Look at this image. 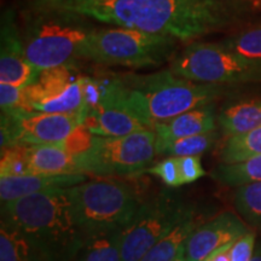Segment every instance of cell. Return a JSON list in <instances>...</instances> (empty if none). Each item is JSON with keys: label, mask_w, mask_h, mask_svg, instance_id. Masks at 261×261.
Here are the masks:
<instances>
[{"label": "cell", "mask_w": 261, "mask_h": 261, "mask_svg": "<svg viewBox=\"0 0 261 261\" xmlns=\"http://www.w3.org/2000/svg\"><path fill=\"white\" fill-rule=\"evenodd\" d=\"M260 0H28L29 11H56L91 22L190 41L242 21Z\"/></svg>", "instance_id": "cell-1"}, {"label": "cell", "mask_w": 261, "mask_h": 261, "mask_svg": "<svg viewBox=\"0 0 261 261\" xmlns=\"http://www.w3.org/2000/svg\"><path fill=\"white\" fill-rule=\"evenodd\" d=\"M224 92L223 85L196 83L167 69L146 75L127 74L102 81L98 103L125 108L151 129L155 123L213 104Z\"/></svg>", "instance_id": "cell-2"}, {"label": "cell", "mask_w": 261, "mask_h": 261, "mask_svg": "<svg viewBox=\"0 0 261 261\" xmlns=\"http://www.w3.org/2000/svg\"><path fill=\"white\" fill-rule=\"evenodd\" d=\"M67 189L39 192L2 204V220L24 233L47 261H71L86 240Z\"/></svg>", "instance_id": "cell-3"}, {"label": "cell", "mask_w": 261, "mask_h": 261, "mask_svg": "<svg viewBox=\"0 0 261 261\" xmlns=\"http://www.w3.org/2000/svg\"><path fill=\"white\" fill-rule=\"evenodd\" d=\"M179 41L171 35L127 27L94 28L81 48L80 58L127 68L159 67L169 61Z\"/></svg>", "instance_id": "cell-4"}, {"label": "cell", "mask_w": 261, "mask_h": 261, "mask_svg": "<svg viewBox=\"0 0 261 261\" xmlns=\"http://www.w3.org/2000/svg\"><path fill=\"white\" fill-rule=\"evenodd\" d=\"M23 37L25 57L38 70L63 67L80 58L93 31L89 19L56 11H29Z\"/></svg>", "instance_id": "cell-5"}, {"label": "cell", "mask_w": 261, "mask_h": 261, "mask_svg": "<svg viewBox=\"0 0 261 261\" xmlns=\"http://www.w3.org/2000/svg\"><path fill=\"white\" fill-rule=\"evenodd\" d=\"M77 224L85 236L122 230L139 203L125 182L99 177L67 189Z\"/></svg>", "instance_id": "cell-6"}, {"label": "cell", "mask_w": 261, "mask_h": 261, "mask_svg": "<svg viewBox=\"0 0 261 261\" xmlns=\"http://www.w3.org/2000/svg\"><path fill=\"white\" fill-rule=\"evenodd\" d=\"M173 73L203 84L233 85L261 81V60L244 57L221 42H192L172 61Z\"/></svg>", "instance_id": "cell-7"}, {"label": "cell", "mask_w": 261, "mask_h": 261, "mask_svg": "<svg viewBox=\"0 0 261 261\" xmlns=\"http://www.w3.org/2000/svg\"><path fill=\"white\" fill-rule=\"evenodd\" d=\"M156 155L155 132L144 129L122 137L94 136L91 148L76 160L83 174L130 177L144 173Z\"/></svg>", "instance_id": "cell-8"}, {"label": "cell", "mask_w": 261, "mask_h": 261, "mask_svg": "<svg viewBox=\"0 0 261 261\" xmlns=\"http://www.w3.org/2000/svg\"><path fill=\"white\" fill-rule=\"evenodd\" d=\"M192 213L178 195L166 191L140 204L132 220L122 228L121 261H139Z\"/></svg>", "instance_id": "cell-9"}, {"label": "cell", "mask_w": 261, "mask_h": 261, "mask_svg": "<svg viewBox=\"0 0 261 261\" xmlns=\"http://www.w3.org/2000/svg\"><path fill=\"white\" fill-rule=\"evenodd\" d=\"M79 114L2 113V149L16 144H56L83 125Z\"/></svg>", "instance_id": "cell-10"}, {"label": "cell", "mask_w": 261, "mask_h": 261, "mask_svg": "<svg viewBox=\"0 0 261 261\" xmlns=\"http://www.w3.org/2000/svg\"><path fill=\"white\" fill-rule=\"evenodd\" d=\"M248 231L237 215L224 212L192 231L185 242V256L189 261H203L220 247L236 242Z\"/></svg>", "instance_id": "cell-11"}, {"label": "cell", "mask_w": 261, "mask_h": 261, "mask_svg": "<svg viewBox=\"0 0 261 261\" xmlns=\"http://www.w3.org/2000/svg\"><path fill=\"white\" fill-rule=\"evenodd\" d=\"M40 70L29 63L23 37L19 34L14 16H3L0 34V83L24 87L38 79Z\"/></svg>", "instance_id": "cell-12"}, {"label": "cell", "mask_w": 261, "mask_h": 261, "mask_svg": "<svg viewBox=\"0 0 261 261\" xmlns=\"http://www.w3.org/2000/svg\"><path fill=\"white\" fill-rule=\"evenodd\" d=\"M87 180V174H22L0 178L2 204L55 189H67Z\"/></svg>", "instance_id": "cell-13"}, {"label": "cell", "mask_w": 261, "mask_h": 261, "mask_svg": "<svg viewBox=\"0 0 261 261\" xmlns=\"http://www.w3.org/2000/svg\"><path fill=\"white\" fill-rule=\"evenodd\" d=\"M217 120L213 104H210L155 123L151 129L156 135V148L173 140L213 132L217 129Z\"/></svg>", "instance_id": "cell-14"}, {"label": "cell", "mask_w": 261, "mask_h": 261, "mask_svg": "<svg viewBox=\"0 0 261 261\" xmlns=\"http://www.w3.org/2000/svg\"><path fill=\"white\" fill-rule=\"evenodd\" d=\"M83 125L98 137H122L150 129L125 108L112 103H98L91 108Z\"/></svg>", "instance_id": "cell-15"}, {"label": "cell", "mask_w": 261, "mask_h": 261, "mask_svg": "<svg viewBox=\"0 0 261 261\" xmlns=\"http://www.w3.org/2000/svg\"><path fill=\"white\" fill-rule=\"evenodd\" d=\"M29 173L32 174H76V156L54 144L29 145ZM28 173V174H29Z\"/></svg>", "instance_id": "cell-16"}, {"label": "cell", "mask_w": 261, "mask_h": 261, "mask_svg": "<svg viewBox=\"0 0 261 261\" xmlns=\"http://www.w3.org/2000/svg\"><path fill=\"white\" fill-rule=\"evenodd\" d=\"M87 76H77L60 93L33 104V112L79 114L86 117L89 104L86 96Z\"/></svg>", "instance_id": "cell-17"}, {"label": "cell", "mask_w": 261, "mask_h": 261, "mask_svg": "<svg viewBox=\"0 0 261 261\" xmlns=\"http://www.w3.org/2000/svg\"><path fill=\"white\" fill-rule=\"evenodd\" d=\"M218 122L227 137L261 127V100H246L224 108Z\"/></svg>", "instance_id": "cell-18"}, {"label": "cell", "mask_w": 261, "mask_h": 261, "mask_svg": "<svg viewBox=\"0 0 261 261\" xmlns=\"http://www.w3.org/2000/svg\"><path fill=\"white\" fill-rule=\"evenodd\" d=\"M0 225V261H47L24 233L4 220Z\"/></svg>", "instance_id": "cell-19"}, {"label": "cell", "mask_w": 261, "mask_h": 261, "mask_svg": "<svg viewBox=\"0 0 261 261\" xmlns=\"http://www.w3.org/2000/svg\"><path fill=\"white\" fill-rule=\"evenodd\" d=\"M122 230L86 237L75 261H121Z\"/></svg>", "instance_id": "cell-20"}, {"label": "cell", "mask_w": 261, "mask_h": 261, "mask_svg": "<svg viewBox=\"0 0 261 261\" xmlns=\"http://www.w3.org/2000/svg\"><path fill=\"white\" fill-rule=\"evenodd\" d=\"M196 226L195 214L192 213L185 218L174 230L167 236L160 240L144 254L139 261H172L178 256L185 246L188 237L192 233Z\"/></svg>", "instance_id": "cell-21"}, {"label": "cell", "mask_w": 261, "mask_h": 261, "mask_svg": "<svg viewBox=\"0 0 261 261\" xmlns=\"http://www.w3.org/2000/svg\"><path fill=\"white\" fill-rule=\"evenodd\" d=\"M212 177L228 187H242L261 181V155L236 163H220L212 171Z\"/></svg>", "instance_id": "cell-22"}, {"label": "cell", "mask_w": 261, "mask_h": 261, "mask_svg": "<svg viewBox=\"0 0 261 261\" xmlns=\"http://www.w3.org/2000/svg\"><path fill=\"white\" fill-rule=\"evenodd\" d=\"M261 155V127L230 136L220 152L221 163H236Z\"/></svg>", "instance_id": "cell-23"}, {"label": "cell", "mask_w": 261, "mask_h": 261, "mask_svg": "<svg viewBox=\"0 0 261 261\" xmlns=\"http://www.w3.org/2000/svg\"><path fill=\"white\" fill-rule=\"evenodd\" d=\"M233 202L236 211L247 224L261 228V181L238 187Z\"/></svg>", "instance_id": "cell-24"}, {"label": "cell", "mask_w": 261, "mask_h": 261, "mask_svg": "<svg viewBox=\"0 0 261 261\" xmlns=\"http://www.w3.org/2000/svg\"><path fill=\"white\" fill-rule=\"evenodd\" d=\"M217 132L203 133L173 140L156 148V154L163 156H201L213 146Z\"/></svg>", "instance_id": "cell-25"}, {"label": "cell", "mask_w": 261, "mask_h": 261, "mask_svg": "<svg viewBox=\"0 0 261 261\" xmlns=\"http://www.w3.org/2000/svg\"><path fill=\"white\" fill-rule=\"evenodd\" d=\"M221 44L228 50L244 57L261 60V25L237 33L232 37L225 39Z\"/></svg>", "instance_id": "cell-26"}, {"label": "cell", "mask_w": 261, "mask_h": 261, "mask_svg": "<svg viewBox=\"0 0 261 261\" xmlns=\"http://www.w3.org/2000/svg\"><path fill=\"white\" fill-rule=\"evenodd\" d=\"M27 144H16L2 149L0 160V178L22 175L29 173Z\"/></svg>", "instance_id": "cell-27"}, {"label": "cell", "mask_w": 261, "mask_h": 261, "mask_svg": "<svg viewBox=\"0 0 261 261\" xmlns=\"http://www.w3.org/2000/svg\"><path fill=\"white\" fill-rule=\"evenodd\" d=\"M0 108L4 114L33 112L24 87L0 83Z\"/></svg>", "instance_id": "cell-28"}, {"label": "cell", "mask_w": 261, "mask_h": 261, "mask_svg": "<svg viewBox=\"0 0 261 261\" xmlns=\"http://www.w3.org/2000/svg\"><path fill=\"white\" fill-rule=\"evenodd\" d=\"M144 173H149V174L160 178L167 187H182L178 156H168V158L163 159L162 161L156 163L152 167L146 168Z\"/></svg>", "instance_id": "cell-29"}, {"label": "cell", "mask_w": 261, "mask_h": 261, "mask_svg": "<svg viewBox=\"0 0 261 261\" xmlns=\"http://www.w3.org/2000/svg\"><path fill=\"white\" fill-rule=\"evenodd\" d=\"M178 161L182 185L190 184L205 175L200 156H178Z\"/></svg>", "instance_id": "cell-30"}, {"label": "cell", "mask_w": 261, "mask_h": 261, "mask_svg": "<svg viewBox=\"0 0 261 261\" xmlns=\"http://www.w3.org/2000/svg\"><path fill=\"white\" fill-rule=\"evenodd\" d=\"M255 246V234L248 231L233 243L231 249V261H250Z\"/></svg>", "instance_id": "cell-31"}, {"label": "cell", "mask_w": 261, "mask_h": 261, "mask_svg": "<svg viewBox=\"0 0 261 261\" xmlns=\"http://www.w3.org/2000/svg\"><path fill=\"white\" fill-rule=\"evenodd\" d=\"M233 243L225 244V246L220 247L210 255V257L213 261H231V249H232Z\"/></svg>", "instance_id": "cell-32"}, {"label": "cell", "mask_w": 261, "mask_h": 261, "mask_svg": "<svg viewBox=\"0 0 261 261\" xmlns=\"http://www.w3.org/2000/svg\"><path fill=\"white\" fill-rule=\"evenodd\" d=\"M250 261H261V243L256 247V249L254 250L253 256L252 259H250Z\"/></svg>", "instance_id": "cell-33"}, {"label": "cell", "mask_w": 261, "mask_h": 261, "mask_svg": "<svg viewBox=\"0 0 261 261\" xmlns=\"http://www.w3.org/2000/svg\"><path fill=\"white\" fill-rule=\"evenodd\" d=\"M172 261H189V260L187 259V256H185V246H184V248H182V249H181V252L178 254V256L175 257L174 260H172Z\"/></svg>", "instance_id": "cell-34"}, {"label": "cell", "mask_w": 261, "mask_h": 261, "mask_svg": "<svg viewBox=\"0 0 261 261\" xmlns=\"http://www.w3.org/2000/svg\"><path fill=\"white\" fill-rule=\"evenodd\" d=\"M203 261H213V260H212V259H211V257H210V256H208V257H205V259H204Z\"/></svg>", "instance_id": "cell-35"}]
</instances>
